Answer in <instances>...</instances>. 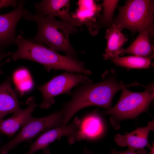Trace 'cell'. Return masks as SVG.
I'll use <instances>...</instances> for the list:
<instances>
[{
	"label": "cell",
	"instance_id": "cell-1",
	"mask_svg": "<svg viewBox=\"0 0 154 154\" xmlns=\"http://www.w3.org/2000/svg\"><path fill=\"white\" fill-rule=\"evenodd\" d=\"M123 84L113 78H104L103 81L93 83L92 80L82 84L73 93L72 99L64 103L61 109L62 112V124L66 125L79 111L87 107L96 106L106 110L112 108L113 98Z\"/></svg>",
	"mask_w": 154,
	"mask_h": 154
},
{
	"label": "cell",
	"instance_id": "cell-2",
	"mask_svg": "<svg viewBox=\"0 0 154 154\" xmlns=\"http://www.w3.org/2000/svg\"><path fill=\"white\" fill-rule=\"evenodd\" d=\"M15 44L17 46V50L7 52V56L13 60L24 59L35 61L43 65L48 72L54 69L87 75L92 74L84 63L78 59L61 55L42 44L25 39L22 35L17 37Z\"/></svg>",
	"mask_w": 154,
	"mask_h": 154
},
{
	"label": "cell",
	"instance_id": "cell-3",
	"mask_svg": "<svg viewBox=\"0 0 154 154\" xmlns=\"http://www.w3.org/2000/svg\"><path fill=\"white\" fill-rule=\"evenodd\" d=\"M25 20L35 21L38 26L35 35L29 39L33 42L45 45L54 51L64 52L66 56L78 59L77 52L69 40V35L75 33L76 27L71 23L56 20L55 17L41 16L29 13Z\"/></svg>",
	"mask_w": 154,
	"mask_h": 154
},
{
	"label": "cell",
	"instance_id": "cell-4",
	"mask_svg": "<svg viewBox=\"0 0 154 154\" xmlns=\"http://www.w3.org/2000/svg\"><path fill=\"white\" fill-rule=\"evenodd\" d=\"M138 84L134 83L123 86L121 96L117 103L110 109L102 112L104 115H111L110 123L115 129L117 130L120 128L122 121L136 118L140 114L146 112L153 100V84L146 86L145 91L141 92H132L126 88L132 85Z\"/></svg>",
	"mask_w": 154,
	"mask_h": 154
},
{
	"label": "cell",
	"instance_id": "cell-5",
	"mask_svg": "<svg viewBox=\"0 0 154 154\" xmlns=\"http://www.w3.org/2000/svg\"><path fill=\"white\" fill-rule=\"evenodd\" d=\"M118 10L113 24L121 30L127 29L132 33L147 31L150 37L153 35L154 1L127 0Z\"/></svg>",
	"mask_w": 154,
	"mask_h": 154
},
{
	"label": "cell",
	"instance_id": "cell-6",
	"mask_svg": "<svg viewBox=\"0 0 154 154\" xmlns=\"http://www.w3.org/2000/svg\"><path fill=\"white\" fill-rule=\"evenodd\" d=\"M61 109L42 117L35 118L32 116L21 127L17 134L0 149V154H7L21 143L30 141L52 128L63 125Z\"/></svg>",
	"mask_w": 154,
	"mask_h": 154
},
{
	"label": "cell",
	"instance_id": "cell-7",
	"mask_svg": "<svg viewBox=\"0 0 154 154\" xmlns=\"http://www.w3.org/2000/svg\"><path fill=\"white\" fill-rule=\"evenodd\" d=\"M92 81L83 74H75L66 72L53 78L45 84L37 88L41 92L43 100L40 105L42 109L50 108L55 102L53 98L61 94H71V89L80 84H83Z\"/></svg>",
	"mask_w": 154,
	"mask_h": 154
},
{
	"label": "cell",
	"instance_id": "cell-8",
	"mask_svg": "<svg viewBox=\"0 0 154 154\" xmlns=\"http://www.w3.org/2000/svg\"><path fill=\"white\" fill-rule=\"evenodd\" d=\"M24 1L20 0L12 11L0 15V60L7 57L4 50L15 43L16 37V28L20 20L29 12L24 6Z\"/></svg>",
	"mask_w": 154,
	"mask_h": 154
},
{
	"label": "cell",
	"instance_id": "cell-9",
	"mask_svg": "<svg viewBox=\"0 0 154 154\" xmlns=\"http://www.w3.org/2000/svg\"><path fill=\"white\" fill-rule=\"evenodd\" d=\"M81 121L75 117L70 123L52 128L45 132L31 145L28 151L25 154L34 153L40 149L47 147L50 143L64 137H68V139L74 137L78 132Z\"/></svg>",
	"mask_w": 154,
	"mask_h": 154
},
{
	"label": "cell",
	"instance_id": "cell-10",
	"mask_svg": "<svg viewBox=\"0 0 154 154\" xmlns=\"http://www.w3.org/2000/svg\"><path fill=\"white\" fill-rule=\"evenodd\" d=\"M154 130V121L149 122L146 126L139 127L134 131L129 133L125 132L123 135L116 134L114 140L119 146L127 147L136 149L144 148L150 147L148 142V136L149 132Z\"/></svg>",
	"mask_w": 154,
	"mask_h": 154
},
{
	"label": "cell",
	"instance_id": "cell-11",
	"mask_svg": "<svg viewBox=\"0 0 154 154\" xmlns=\"http://www.w3.org/2000/svg\"><path fill=\"white\" fill-rule=\"evenodd\" d=\"M70 3L69 0H42L35 5L36 14L58 17L62 21L74 25V19L70 13Z\"/></svg>",
	"mask_w": 154,
	"mask_h": 154
},
{
	"label": "cell",
	"instance_id": "cell-12",
	"mask_svg": "<svg viewBox=\"0 0 154 154\" xmlns=\"http://www.w3.org/2000/svg\"><path fill=\"white\" fill-rule=\"evenodd\" d=\"M78 8L72 16L74 25L76 27L83 25L88 26L91 34L94 31L95 24L100 17L102 5L96 4L93 0H79Z\"/></svg>",
	"mask_w": 154,
	"mask_h": 154
},
{
	"label": "cell",
	"instance_id": "cell-13",
	"mask_svg": "<svg viewBox=\"0 0 154 154\" xmlns=\"http://www.w3.org/2000/svg\"><path fill=\"white\" fill-rule=\"evenodd\" d=\"M27 107L20 112L14 114L10 118L0 121V132L12 137L20 127H22L32 116V112L37 106L35 98L29 97L27 100Z\"/></svg>",
	"mask_w": 154,
	"mask_h": 154
},
{
	"label": "cell",
	"instance_id": "cell-14",
	"mask_svg": "<svg viewBox=\"0 0 154 154\" xmlns=\"http://www.w3.org/2000/svg\"><path fill=\"white\" fill-rule=\"evenodd\" d=\"M18 95L13 88L9 77L0 84V121L7 115L21 111Z\"/></svg>",
	"mask_w": 154,
	"mask_h": 154
},
{
	"label": "cell",
	"instance_id": "cell-15",
	"mask_svg": "<svg viewBox=\"0 0 154 154\" xmlns=\"http://www.w3.org/2000/svg\"><path fill=\"white\" fill-rule=\"evenodd\" d=\"M119 26L114 24L107 29L105 38L107 40V46L103 54L105 60L117 57L121 55L122 46L128 40V38L121 32Z\"/></svg>",
	"mask_w": 154,
	"mask_h": 154
},
{
	"label": "cell",
	"instance_id": "cell-16",
	"mask_svg": "<svg viewBox=\"0 0 154 154\" xmlns=\"http://www.w3.org/2000/svg\"><path fill=\"white\" fill-rule=\"evenodd\" d=\"M103 130V125L100 118L95 114H92L81 121L78 132L68 142L71 144L87 138L95 137L100 135Z\"/></svg>",
	"mask_w": 154,
	"mask_h": 154
},
{
	"label": "cell",
	"instance_id": "cell-17",
	"mask_svg": "<svg viewBox=\"0 0 154 154\" xmlns=\"http://www.w3.org/2000/svg\"><path fill=\"white\" fill-rule=\"evenodd\" d=\"M139 33L137 38L129 46L122 49L120 55L128 54L145 58L149 57V56L152 51L153 47L150 41L149 33L147 31Z\"/></svg>",
	"mask_w": 154,
	"mask_h": 154
},
{
	"label": "cell",
	"instance_id": "cell-18",
	"mask_svg": "<svg viewBox=\"0 0 154 154\" xmlns=\"http://www.w3.org/2000/svg\"><path fill=\"white\" fill-rule=\"evenodd\" d=\"M117 66L129 68H146L151 64V57L145 58L135 56L117 57L111 58Z\"/></svg>",
	"mask_w": 154,
	"mask_h": 154
},
{
	"label": "cell",
	"instance_id": "cell-19",
	"mask_svg": "<svg viewBox=\"0 0 154 154\" xmlns=\"http://www.w3.org/2000/svg\"><path fill=\"white\" fill-rule=\"evenodd\" d=\"M119 2V0L103 1L102 5L103 14L95 24V29L96 33L100 26L110 25V27L113 24L114 14Z\"/></svg>",
	"mask_w": 154,
	"mask_h": 154
},
{
	"label": "cell",
	"instance_id": "cell-20",
	"mask_svg": "<svg viewBox=\"0 0 154 154\" xmlns=\"http://www.w3.org/2000/svg\"><path fill=\"white\" fill-rule=\"evenodd\" d=\"M15 85L31 78L28 70L25 68H21L15 72L13 76Z\"/></svg>",
	"mask_w": 154,
	"mask_h": 154
},
{
	"label": "cell",
	"instance_id": "cell-21",
	"mask_svg": "<svg viewBox=\"0 0 154 154\" xmlns=\"http://www.w3.org/2000/svg\"><path fill=\"white\" fill-rule=\"evenodd\" d=\"M16 86L17 90L22 96L25 93L31 89L33 86V83L31 78Z\"/></svg>",
	"mask_w": 154,
	"mask_h": 154
},
{
	"label": "cell",
	"instance_id": "cell-22",
	"mask_svg": "<svg viewBox=\"0 0 154 154\" xmlns=\"http://www.w3.org/2000/svg\"><path fill=\"white\" fill-rule=\"evenodd\" d=\"M111 154H147V153L144 148L136 149L128 147L126 150L120 151L116 150L115 149L111 151Z\"/></svg>",
	"mask_w": 154,
	"mask_h": 154
},
{
	"label": "cell",
	"instance_id": "cell-23",
	"mask_svg": "<svg viewBox=\"0 0 154 154\" xmlns=\"http://www.w3.org/2000/svg\"><path fill=\"white\" fill-rule=\"evenodd\" d=\"M17 0H0V10L5 7L12 6L14 8L17 5Z\"/></svg>",
	"mask_w": 154,
	"mask_h": 154
},
{
	"label": "cell",
	"instance_id": "cell-24",
	"mask_svg": "<svg viewBox=\"0 0 154 154\" xmlns=\"http://www.w3.org/2000/svg\"><path fill=\"white\" fill-rule=\"evenodd\" d=\"M80 154H95L91 151L89 150L86 147H84L82 152Z\"/></svg>",
	"mask_w": 154,
	"mask_h": 154
},
{
	"label": "cell",
	"instance_id": "cell-25",
	"mask_svg": "<svg viewBox=\"0 0 154 154\" xmlns=\"http://www.w3.org/2000/svg\"><path fill=\"white\" fill-rule=\"evenodd\" d=\"M42 154H51L49 149L47 147L42 149Z\"/></svg>",
	"mask_w": 154,
	"mask_h": 154
},
{
	"label": "cell",
	"instance_id": "cell-26",
	"mask_svg": "<svg viewBox=\"0 0 154 154\" xmlns=\"http://www.w3.org/2000/svg\"><path fill=\"white\" fill-rule=\"evenodd\" d=\"M150 150V151L147 154H154V143L151 146H150L149 148Z\"/></svg>",
	"mask_w": 154,
	"mask_h": 154
},
{
	"label": "cell",
	"instance_id": "cell-27",
	"mask_svg": "<svg viewBox=\"0 0 154 154\" xmlns=\"http://www.w3.org/2000/svg\"><path fill=\"white\" fill-rule=\"evenodd\" d=\"M10 61V60L9 59H7L6 61L3 62H2V63H1V64H0V67L3 65L4 64H5V63L7 62H9Z\"/></svg>",
	"mask_w": 154,
	"mask_h": 154
},
{
	"label": "cell",
	"instance_id": "cell-28",
	"mask_svg": "<svg viewBox=\"0 0 154 154\" xmlns=\"http://www.w3.org/2000/svg\"><path fill=\"white\" fill-rule=\"evenodd\" d=\"M30 154H34V153H31Z\"/></svg>",
	"mask_w": 154,
	"mask_h": 154
},
{
	"label": "cell",
	"instance_id": "cell-29",
	"mask_svg": "<svg viewBox=\"0 0 154 154\" xmlns=\"http://www.w3.org/2000/svg\"></svg>",
	"mask_w": 154,
	"mask_h": 154
}]
</instances>
